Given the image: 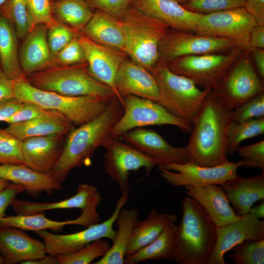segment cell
Masks as SVG:
<instances>
[{
	"label": "cell",
	"instance_id": "1",
	"mask_svg": "<svg viewBox=\"0 0 264 264\" xmlns=\"http://www.w3.org/2000/svg\"><path fill=\"white\" fill-rule=\"evenodd\" d=\"M232 110L210 90L192 124L186 146L189 162L212 167L229 161L228 132L233 122Z\"/></svg>",
	"mask_w": 264,
	"mask_h": 264
},
{
	"label": "cell",
	"instance_id": "2",
	"mask_svg": "<svg viewBox=\"0 0 264 264\" xmlns=\"http://www.w3.org/2000/svg\"><path fill=\"white\" fill-rule=\"evenodd\" d=\"M124 112L122 101L113 96L104 111L90 121L69 131L51 176L62 183L69 173L90 162L96 150L112 138V128Z\"/></svg>",
	"mask_w": 264,
	"mask_h": 264
},
{
	"label": "cell",
	"instance_id": "3",
	"mask_svg": "<svg viewBox=\"0 0 264 264\" xmlns=\"http://www.w3.org/2000/svg\"><path fill=\"white\" fill-rule=\"evenodd\" d=\"M182 215L176 225L173 258L179 264H206L213 251L217 227L204 209L186 196Z\"/></svg>",
	"mask_w": 264,
	"mask_h": 264
},
{
	"label": "cell",
	"instance_id": "4",
	"mask_svg": "<svg viewBox=\"0 0 264 264\" xmlns=\"http://www.w3.org/2000/svg\"><path fill=\"white\" fill-rule=\"evenodd\" d=\"M12 85L14 97L60 112L76 127L98 116L110 101L91 96H68L40 89L33 86L26 76L12 80Z\"/></svg>",
	"mask_w": 264,
	"mask_h": 264
},
{
	"label": "cell",
	"instance_id": "5",
	"mask_svg": "<svg viewBox=\"0 0 264 264\" xmlns=\"http://www.w3.org/2000/svg\"><path fill=\"white\" fill-rule=\"evenodd\" d=\"M120 20L125 38L124 52L150 72L158 63L160 42L170 28L131 5Z\"/></svg>",
	"mask_w": 264,
	"mask_h": 264
},
{
	"label": "cell",
	"instance_id": "6",
	"mask_svg": "<svg viewBox=\"0 0 264 264\" xmlns=\"http://www.w3.org/2000/svg\"><path fill=\"white\" fill-rule=\"evenodd\" d=\"M27 78L36 88L66 96L110 100L116 95L111 88L92 77L88 68L81 65H55L31 74Z\"/></svg>",
	"mask_w": 264,
	"mask_h": 264
},
{
	"label": "cell",
	"instance_id": "7",
	"mask_svg": "<svg viewBox=\"0 0 264 264\" xmlns=\"http://www.w3.org/2000/svg\"><path fill=\"white\" fill-rule=\"evenodd\" d=\"M159 89V104L169 112L193 124L210 89L198 87L190 79L156 65L150 71Z\"/></svg>",
	"mask_w": 264,
	"mask_h": 264
},
{
	"label": "cell",
	"instance_id": "8",
	"mask_svg": "<svg viewBox=\"0 0 264 264\" xmlns=\"http://www.w3.org/2000/svg\"><path fill=\"white\" fill-rule=\"evenodd\" d=\"M242 50L237 47L224 53L181 57L166 66L173 72L190 79L199 88L212 90L240 58Z\"/></svg>",
	"mask_w": 264,
	"mask_h": 264
},
{
	"label": "cell",
	"instance_id": "9",
	"mask_svg": "<svg viewBox=\"0 0 264 264\" xmlns=\"http://www.w3.org/2000/svg\"><path fill=\"white\" fill-rule=\"evenodd\" d=\"M124 112L111 131L112 138H120L135 128L154 125H172L190 133L192 124L169 112L160 104L151 100L132 95L123 97Z\"/></svg>",
	"mask_w": 264,
	"mask_h": 264
},
{
	"label": "cell",
	"instance_id": "10",
	"mask_svg": "<svg viewBox=\"0 0 264 264\" xmlns=\"http://www.w3.org/2000/svg\"><path fill=\"white\" fill-rule=\"evenodd\" d=\"M129 192L121 193L110 217L102 222L91 225L86 229L72 234H55L46 230L35 232L41 238L45 245L47 254L55 255L66 254L77 251L92 242L107 239L113 241L116 231L113 225L120 210L126 204Z\"/></svg>",
	"mask_w": 264,
	"mask_h": 264
},
{
	"label": "cell",
	"instance_id": "11",
	"mask_svg": "<svg viewBox=\"0 0 264 264\" xmlns=\"http://www.w3.org/2000/svg\"><path fill=\"white\" fill-rule=\"evenodd\" d=\"M174 30H169L160 42L157 65L166 66L186 56L226 52L237 47L227 39Z\"/></svg>",
	"mask_w": 264,
	"mask_h": 264
},
{
	"label": "cell",
	"instance_id": "12",
	"mask_svg": "<svg viewBox=\"0 0 264 264\" xmlns=\"http://www.w3.org/2000/svg\"><path fill=\"white\" fill-rule=\"evenodd\" d=\"M262 79L248 56H241L212 91L230 110L264 93Z\"/></svg>",
	"mask_w": 264,
	"mask_h": 264
},
{
	"label": "cell",
	"instance_id": "13",
	"mask_svg": "<svg viewBox=\"0 0 264 264\" xmlns=\"http://www.w3.org/2000/svg\"><path fill=\"white\" fill-rule=\"evenodd\" d=\"M257 24L254 18L241 7L202 14L197 23L195 32L227 39L237 47L247 49L250 33Z\"/></svg>",
	"mask_w": 264,
	"mask_h": 264
},
{
	"label": "cell",
	"instance_id": "14",
	"mask_svg": "<svg viewBox=\"0 0 264 264\" xmlns=\"http://www.w3.org/2000/svg\"><path fill=\"white\" fill-rule=\"evenodd\" d=\"M241 162H228L212 167L199 166L190 162L159 166L160 176L174 186L221 185L238 176Z\"/></svg>",
	"mask_w": 264,
	"mask_h": 264
},
{
	"label": "cell",
	"instance_id": "15",
	"mask_svg": "<svg viewBox=\"0 0 264 264\" xmlns=\"http://www.w3.org/2000/svg\"><path fill=\"white\" fill-rule=\"evenodd\" d=\"M104 172L116 183L121 193L131 188L129 175L132 171L144 168L149 174L157 163L128 144L120 138H111L105 146Z\"/></svg>",
	"mask_w": 264,
	"mask_h": 264
},
{
	"label": "cell",
	"instance_id": "16",
	"mask_svg": "<svg viewBox=\"0 0 264 264\" xmlns=\"http://www.w3.org/2000/svg\"><path fill=\"white\" fill-rule=\"evenodd\" d=\"M120 138L144 155L154 160L158 166L189 162L186 146H173L152 130L135 128L124 133Z\"/></svg>",
	"mask_w": 264,
	"mask_h": 264
},
{
	"label": "cell",
	"instance_id": "17",
	"mask_svg": "<svg viewBox=\"0 0 264 264\" xmlns=\"http://www.w3.org/2000/svg\"><path fill=\"white\" fill-rule=\"evenodd\" d=\"M264 240V221L250 213L217 228L216 243L206 264H226L224 255L245 240Z\"/></svg>",
	"mask_w": 264,
	"mask_h": 264
},
{
	"label": "cell",
	"instance_id": "18",
	"mask_svg": "<svg viewBox=\"0 0 264 264\" xmlns=\"http://www.w3.org/2000/svg\"><path fill=\"white\" fill-rule=\"evenodd\" d=\"M77 38L83 49L90 75L111 88L123 104L115 85L116 74L124 60L121 54L114 48L92 41L83 34Z\"/></svg>",
	"mask_w": 264,
	"mask_h": 264
},
{
	"label": "cell",
	"instance_id": "19",
	"mask_svg": "<svg viewBox=\"0 0 264 264\" xmlns=\"http://www.w3.org/2000/svg\"><path fill=\"white\" fill-rule=\"evenodd\" d=\"M67 134H53L22 140L24 164L38 172L50 175L61 154Z\"/></svg>",
	"mask_w": 264,
	"mask_h": 264
},
{
	"label": "cell",
	"instance_id": "20",
	"mask_svg": "<svg viewBox=\"0 0 264 264\" xmlns=\"http://www.w3.org/2000/svg\"><path fill=\"white\" fill-rule=\"evenodd\" d=\"M46 254L44 242L29 237L24 230L0 227V255L4 264H23L41 259Z\"/></svg>",
	"mask_w": 264,
	"mask_h": 264
},
{
	"label": "cell",
	"instance_id": "21",
	"mask_svg": "<svg viewBox=\"0 0 264 264\" xmlns=\"http://www.w3.org/2000/svg\"><path fill=\"white\" fill-rule=\"evenodd\" d=\"M131 5L170 28L193 32L202 15L187 10L173 0H131Z\"/></svg>",
	"mask_w": 264,
	"mask_h": 264
},
{
	"label": "cell",
	"instance_id": "22",
	"mask_svg": "<svg viewBox=\"0 0 264 264\" xmlns=\"http://www.w3.org/2000/svg\"><path fill=\"white\" fill-rule=\"evenodd\" d=\"M115 85L122 98L132 95L159 104V89L154 78L149 71L133 62L123 60L116 74Z\"/></svg>",
	"mask_w": 264,
	"mask_h": 264
},
{
	"label": "cell",
	"instance_id": "23",
	"mask_svg": "<svg viewBox=\"0 0 264 264\" xmlns=\"http://www.w3.org/2000/svg\"><path fill=\"white\" fill-rule=\"evenodd\" d=\"M47 26L37 25L23 38L19 56L23 73L26 76L55 66L47 38Z\"/></svg>",
	"mask_w": 264,
	"mask_h": 264
},
{
	"label": "cell",
	"instance_id": "24",
	"mask_svg": "<svg viewBox=\"0 0 264 264\" xmlns=\"http://www.w3.org/2000/svg\"><path fill=\"white\" fill-rule=\"evenodd\" d=\"M187 196L196 200L205 211L217 227L238 220L230 204L226 193L220 185L210 184L203 186H185Z\"/></svg>",
	"mask_w": 264,
	"mask_h": 264
},
{
	"label": "cell",
	"instance_id": "25",
	"mask_svg": "<svg viewBox=\"0 0 264 264\" xmlns=\"http://www.w3.org/2000/svg\"><path fill=\"white\" fill-rule=\"evenodd\" d=\"M44 212L31 215L7 216L0 219V227H12L24 231L36 232L47 230L57 232L67 225H80L85 227L99 222V215L91 206H87L77 218L63 221H56L44 216Z\"/></svg>",
	"mask_w": 264,
	"mask_h": 264
},
{
	"label": "cell",
	"instance_id": "26",
	"mask_svg": "<svg viewBox=\"0 0 264 264\" xmlns=\"http://www.w3.org/2000/svg\"><path fill=\"white\" fill-rule=\"evenodd\" d=\"M220 186L239 215L243 216L254 203L264 199V171L246 177L238 175Z\"/></svg>",
	"mask_w": 264,
	"mask_h": 264
},
{
	"label": "cell",
	"instance_id": "27",
	"mask_svg": "<svg viewBox=\"0 0 264 264\" xmlns=\"http://www.w3.org/2000/svg\"><path fill=\"white\" fill-rule=\"evenodd\" d=\"M74 127L63 114L48 110L44 114L34 119L9 124L5 130L21 140L36 136L53 134H68Z\"/></svg>",
	"mask_w": 264,
	"mask_h": 264
},
{
	"label": "cell",
	"instance_id": "28",
	"mask_svg": "<svg viewBox=\"0 0 264 264\" xmlns=\"http://www.w3.org/2000/svg\"><path fill=\"white\" fill-rule=\"evenodd\" d=\"M0 177L22 185L33 197L42 192L52 193L63 188L62 183L51 175L38 172L24 164H0Z\"/></svg>",
	"mask_w": 264,
	"mask_h": 264
},
{
	"label": "cell",
	"instance_id": "29",
	"mask_svg": "<svg viewBox=\"0 0 264 264\" xmlns=\"http://www.w3.org/2000/svg\"><path fill=\"white\" fill-rule=\"evenodd\" d=\"M82 34L97 43L124 51L125 38L120 20L97 10L82 30Z\"/></svg>",
	"mask_w": 264,
	"mask_h": 264
},
{
	"label": "cell",
	"instance_id": "30",
	"mask_svg": "<svg viewBox=\"0 0 264 264\" xmlns=\"http://www.w3.org/2000/svg\"><path fill=\"white\" fill-rule=\"evenodd\" d=\"M139 220V214L136 208L122 209L117 218L118 229L112 245L103 257L93 264H124L127 246Z\"/></svg>",
	"mask_w": 264,
	"mask_h": 264
},
{
	"label": "cell",
	"instance_id": "31",
	"mask_svg": "<svg viewBox=\"0 0 264 264\" xmlns=\"http://www.w3.org/2000/svg\"><path fill=\"white\" fill-rule=\"evenodd\" d=\"M97 187L88 183L80 184L76 193L66 199L53 202H36L15 198L11 204L17 215H31L55 209L77 208L83 210L86 206L89 197Z\"/></svg>",
	"mask_w": 264,
	"mask_h": 264
},
{
	"label": "cell",
	"instance_id": "32",
	"mask_svg": "<svg viewBox=\"0 0 264 264\" xmlns=\"http://www.w3.org/2000/svg\"><path fill=\"white\" fill-rule=\"evenodd\" d=\"M177 218L174 214L159 213L152 209L143 220L136 222L127 246L126 256L148 244L163 231L169 224L176 222Z\"/></svg>",
	"mask_w": 264,
	"mask_h": 264
},
{
	"label": "cell",
	"instance_id": "33",
	"mask_svg": "<svg viewBox=\"0 0 264 264\" xmlns=\"http://www.w3.org/2000/svg\"><path fill=\"white\" fill-rule=\"evenodd\" d=\"M18 37L13 25L0 17V68L11 80L26 76L19 60Z\"/></svg>",
	"mask_w": 264,
	"mask_h": 264
},
{
	"label": "cell",
	"instance_id": "34",
	"mask_svg": "<svg viewBox=\"0 0 264 264\" xmlns=\"http://www.w3.org/2000/svg\"><path fill=\"white\" fill-rule=\"evenodd\" d=\"M176 229L175 222L169 224L152 242L127 255L124 264H136L147 260L173 259Z\"/></svg>",
	"mask_w": 264,
	"mask_h": 264
},
{
	"label": "cell",
	"instance_id": "35",
	"mask_svg": "<svg viewBox=\"0 0 264 264\" xmlns=\"http://www.w3.org/2000/svg\"><path fill=\"white\" fill-rule=\"evenodd\" d=\"M85 0H55L53 1L54 19L74 30H82L93 13Z\"/></svg>",
	"mask_w": 264,
	"mask_h": 264
},
{
	"label": "cell",
	"instance_id": "36",
	"mask_svg": "<svg viewBox=\"0 0 264 264\" xmlns=\"http://www.w3.org/2000/svg\"><path fill=\"white\" fill-rule=\"evenodd\" d=\"M264 133V117L240 123L232 122L228 132V154L236 153L244 140Z\"/></svg>",
	"mask_w": 264,
	"mask_h": 264
},
{
	"label": "cell",
	"instance_id": "37",
	"mask_svg": "<svg viewBox=\"0 0 264 264\" xmlns=\"http://www.w3.org/2000/svg\"><path fill=\"white\" fill-rule=\"evenodd\" d=\"M110 246L106 239H100L77 251L56 256L59 264H89L94 260L103 257Z\"/></svg>",
	"mask_w": 264,
	"mask_h": 264
},
{
	"label": "cell",
	"instance_id": "38",
	"mask_svg": "<svg viewBox=\"0 0 264 264\" xmlns=\"http://www.w3.org/2000/svg\"><path fill=\"white\" fill-rule=\"evenodd\" d=\"M1 16L14 26L18 39H23L29 32L25 0H6L1 8Z\"/></svg>",
	"mask_w": 264,
	"mask_h": 264
},
{
	"label": "cell",
	"instance_id": "39",
	"mask_svg": "<svg viewBox=\"0 0 264 264\" xmlns=\"http://www.w3.org/2000/svg\"><path fill=\"white\" fill-rule=\"evenodd\" d=\"M232 249L233 253L228 257L235 264H264V240H245Z\"/></svg>",
	"mask_w": 264,
	"mask_h": 264
},
{
	"label": "cell",
	"instance_id": "40",
	"mask_svg": "<svg viewBox=\"0 0 264 264\" xmlns=\"http://www.w3.org/2000/svg\"><path fill=\"white\" fill-rule=\"evenodd\" d=\"M22 141L0 128V165L24 164Z\"/></svg>",
	"mask_w": 264,
	"mask_h": 264
},
{
	"label": "cell",
	"instance_id": "41",
	"mask_svg": "<svg viewBox=\"0 0 264 264\" xmlns=\"http://www.w3.org/2000/svg\"><path fill=\"white\" fill-rule=\"evenodd\" d=\"M28 17L29 31L37 25L47 26L55 21L52 11L53 0H25Z\"/></svg>",
	"mask_w": 264,
	"mask_h": 264
},
{
	"label": "cell",
	"instance_id": "42",
	"mask_svg": "<svg viewBox=\"0 0 264 264\" xmlns=\"http://www.w3.org/2000/svg\"><path fill=\"white\" fill-rule=\"evenodd\" d=\"M47 26L48 44L54 57L77 36L74 30L55 19Z\"/></svg>",
	"mask_w": 264,
	"mask_h": 264
},
{
	"label": "cell",
	"instance_id": "43",
	"mask_svg": "<svg viewBox=\"0 0 264 264\" xmlns=\"http://www.w3.org/2000/svg\"><path fill=\"white\" fill-rule=\"evenodd\" d=\"M244 0H190L182 5L185 8L200 14H207L243 7Z\"/></svg>",
	"mask_w": 264,
	"mask_h": 264
},
{
	"label": "cell",
	"instance_id": "44",
	"mask_svg": "<svg viewBox=\"0 0 264 264\" xmlns=\"http://www.w3.org/2000/svg\"><path fill=\"white\" fill-rule=\"evenodd\" d=\"M264 117V93L257 95L232 110L233 122Z\"/></svg>",
	"mask_w": 264,
	"mask_h": 264
},
{
	"label": "cell",
	"instance_id": "45",
	"mask_svg": "<svg viewBox=\"0 0 264 264\" xmlns=\"http://www.w3.org/2000/svg\"><path fill=\"white\" fill-rule=\"evenodd\" d=\"M242 159L241 167L259 169L264 171V140L240 146L237 150Z\"/></svg>",
	"mask_w": 264,
	"mask_h": 264
},
{
	"label": "cell",
	"instance_id": "46",
	"mask_svg": "<svg viewBox=\"0 0 264 264\" xmlns=\"http://www.w3.org/2000/svg\"><path fill=\"white\" fill-rule=\"evenodd\" d=\"M58 66H73L86 61L85 54L77 36L62 48L55 56Z\"/></svg>",
	"mask_w": 264,
	"mask_h": 264
},
{
	"label": "cell",
	"instance_id": "47",
	"mask_svg": "<svg viewBox=\"0 0 264 264\" xmlns=\"http://www.w3.org/2000/svg\"><path fill=\"white\" fill-rule=\"evenodd\" d=\"M91 7L106 12L120 19L129 7L131 0H85Z\"/></svg>",
	"mask_w": 264,
	"mask_h": 264
},
{
	"label": "cell",
	"instance_id": "48",
	"mask_svg": "<svg viewBox=\"0 0 264 264\" xmlns=\"http://www.w3.org/2000/svg\"><path fill=\"white\" fill-rule=\"evenodd\" d=\"M47 110L34 103L23 102L20 109L5 122L10 124L26 121L44 114Z\"/></svg>",
	"mask_w": 264,
	"mask_h": 264
},
{
	"label": "cell",
	"instance_id": "49",
	"mask_svg": "<svg viewBox=\"0 0 264 264\" xmlns=\"http://www.w3.org/2000/svg\"><path fill=\"white\" fill-rule=\"evenodd\" d=\"M24 191L25 189L22 185L11 182L0 191V219L6 216V209L16 196Z\"/></svg>",
	"mask_w": 264,
	"mask_h": 264
},
{
	"label": "cell",
	"instance_id": "50",
	"mask_svg": "<svg viewBox=\"0 0 264 264\" xmlns=\"http://www.w3.org/2000/svg\"><path fill=\"white\" fill-rule=\"evenodd\" d=\"M22 103L14 97L0 100V121L5 122L20 109Z\"/></svg>",
	"mask_w": 264,
	"mask_h": 264
},
{
	"label": "cell",
	"instance_id": "51",
	"mask_svg": "<svg viewBox=\"0 0 264 264\" xmlns=\"http://www.w3.org/2000/svg\"><path fill=\"white\" fill-rule=\"evenodd\" d=\"M243 7L258 24L264 25V0H244Z\"/></svg>",
	"mask_w": 264,
	"mask_h": 264
},
{
	"label": "cell",
	"instance_id": "52",
	"mask_svg": "<svg viewBox=\"0 0 264 264\" xmlns=\"http://www.w3.org/2000/svg\"><path fill=\"white\" fill-rule=\"evenodd\" d=\"M253 47L264 49V25L257 24L252 29L248 48Z\"/></svg>",
	"mask_w": 264,
	"mask_h": 264
},
{
	"label": "cell",
	"instance_id": "53",
	"mask_svg": "<svg viewBox=\"0 0 264 264\" xmlns=\"http://www.w3.org/2000/svg\"><path fill=\"white\" fill-rule=\"evenodd\" d=\"M12 97V80L8 78L0 68V100Z\"/></svg>",
	"mask_w": 264,
	"mask_h": 264
},
{
	"label": "cell",
	"instance_id": "54",
	"mask_svg": "<svg viewBox=\"0 0 264 264\" xmlns=\"http://www.w3.org/2000/svg\"><path fill=\"white\" fill-rule=\"evenodd\" d=\"M255 61L256 71L262 79H264V49L250 48Z\"/></svg>",
	"mask_w": 264,
	"mask_h": 264
},
{
	"label": "cell",
	"instance_id": "55",
	"mask_svg": "<svg viewBox=\"0 0 264 264\" xmlns=\"http://www.w3.org/2000/svg\"><path fill=\"white\" fill-rule=\"evenodd\" d=\"M24 264H59L56 255L48 254L44 257L35 260L24 262Z\"/></svg>",
	"mask_w": 264,
	"mask_h": 264
},
{
	"label": "cell",
	"instance_id": "56",
	"mask_svg": "<svg viewBox=\"0 0 264 264\" xmlns=\"http://www.w3.org/2000/svg\"><path fill=\"white\" fill-rule=\"evenodd\" d=\"M258 219L264 218V200H262L261 202L256 206L252 207L249 210V213Z\"/></svg>",
	"mask_w": 264,
	"mask_h": 264
},
{
	"label": "cell",
	"instance_id": "57",
	"mask_svg": "<svg viewBox=\"0 0 264 264\" xmlns=\"http://www.w3.org/2000/svg\"><path fill=\"white\" fill-rule=\"evenodd\" d=\"M10 182V181L0 177V191L6 187Z\"/></svg>",
	"mask_w": 264,
	"mask_h": 264
},
{
	"label": "cell",
	"instance_id": "58",
	"mask_svg": "<svg viewBox=\"0 0 264 264\" xmlns=\"http://www.w3.org/2000/svg\"><path fill=\"white\" fill-rule=\"evenodd\" d=\"M173 0L179 3H185L190 0Z\"/></svg>",
	"mask_w": 264,
	"mask_h": 264
},
{
	"label": "cell",
	"instance_id": "59",
	"mask_svg": "<svg viewBox=\"0 0 264 264\" xmlns=\"http://www.w3.org/2000/svg\"><path fill=\"white\" fill-rule=\"evenodd\" d=\"M6 0H0V17L1 16V8Z\"/></svg>",
	"mask_w": 264,
	"mask_h": 264
},
{
	"label": "cell",
	"instance_id": "60",
	"mask_svg": "<svg viewBox=\"0 0 264 264\" xmlns=\"http://www.w3.org/2000/svg\"><path fill=\"white\" fill-rule=\"evenodd\" d=\"M0 264H4L3 259L0 255Z\"/></svg>",
	"mask_w": 264,
	"mask_h": 264
},
{
	"label": "cell",
	"instance_id": "61",
	"mask_svg": "<svg viewBox=\"0 0 264 264\" xmlns=\"http://www.w3.org/2000/svg\"></svg>",
	"mask_w": 264,
	"mask_h": 264
}]
</instances>
